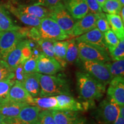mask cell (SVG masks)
Returning a JSON list of instances; mask_svg holds the SVG:
<instances>
[{
    "mask_svg": "<svg viewBox=\"0 0 124 124\" xmlns=\"http://www.w3.org/2000/svg\"><path fill=\"white\" fill-rule=\"evenodd\" d=\"M77 89L82 99L87 102L100 100L105 92L106 86L99 82L87 72H77Z\"/></svg>",
    "mask_w": 124,
    "mask_h": 124,
    "instance_id": "cell-1",
    "label": "cell"
},
{
    "mask_svg": "<svg viewBox=\"0 0 124 124\" xmlns=\"http://www.w3.org/2000/svg\"><path fill=\"white\" fill-rule=\"evenodd\" d=\"M40 92L39 97H51L61 94L71 95L69 83L60 76L39 74Z\"/></svg>",
    "mask_w": 124,
    "mask_h": 124,
    "instance_id": "cell-2",
    "label": "cell"
},
{
    "mask_svg": "<svg viewBox=\"0 0 124 124\" xmlns=\"http://www.w3.org/2000/svg\"><path fill=\"white\" fill-rule=\"evenodd\" d=\"M32 55L31 40L24 39L20 41L9 53L4 60L14 71L20 64H23L25 61Z\"/></svg>",
    "mask_w": 124,
    "mask_h": 124,
    "instance_id": "cell-3",
    "label": "cell"
},
{
    "mask_svg": "<svg viewBox=\"0 0 124 124\" xmlns=\"http://www.w3.org/2000/svg\"><path fill=\"white\" fill-rule=\"evenodd\" d=\"M38 29L41 39L52 40L54 41H63L70 38L66 34L55 21L49 17L43 18L40 20Z\"/></svg>",
    "mask_w": 124,
    "mask_h": 124,
    "instance_id": "cell-4",
    "label": "cell"
},
{
    "mask_svg": "<svg viewBox=\"0 0 124 124\" xmlns=\"http://www.w3.org/2000/svg\"><path fill=\"white\" fill-rule=\"evenodd\" d=\"M120 113V106L109 98L102 101L95 113L99 124H114Z\"/></svg>",
    "mask_w": 124,
    "mask_h": 124,
    "instance_id": "cell-5",
    "label": "cell"
},
{
    "mask_svg": "<svg viewBox=\"0 0 124 124\" xmlns=\"http://www.w3.org/2000/svg\"><path fill=\"white\" fill-rule=\"evenodd\" d=\"M48 10V17L55 21L60 28L70 37L75 20L67 10L63 3H60L50 8Z\"/></svg>",
    "mask_w": 124,
    "mask_h": 124,
    "instance_id": "cell-6",
    "label": "cell"
},
{
    "mask_svg": "<svg viewBox=\"0 0 124 124\" xmlns=\"http://www.w3.org/2000/svg\"><path fill=\"white\" fill-rule=\"evenodd\" d=\"M78 58L84 61H97L107 63L110 62L108 51L83 42H77Z\"/></svg>",
    "mask_w": 124,
    "mask_h": 124,
    "instance_id": "cell-7",
    "label": "cell"
},
{
    "mask_svg": "<svg viewBox=\"0 0 124 124\" xmlns=\"http://www.w3.org/2000/svg\"><path fill=\"white\" fill-rule=\"evenodd\" d=\"M26 38L20 29L17 31H0V59L4 60L16 46Z\"/></svg>",
    "mask_w": 124,
    "mask_h": 124,
    "instance_id": "cell-8",
    "label": "cell"
},
{
    "mask_svg": "<svg viewBox=\"0 0 124 124\" xmlns=\"http://www.w3.org/2000/svg\"><path fill=\"white\" fill-rule=\"evenodd\" d=\"M83 69L87 74L106 86L113 79L106 63L97 61L83 62Z\"/></svg>",
    "mask_w": 124,
    "mask_h": 124,
    "instance_id": "cell-9",
    "label": "cell"
},
{
    "mask_svg": "<svg viewBox=\"0 0 124 124\" xmlns=\"http://www.w3.org/2000/svg\"><path fill=\"white\" fill-rule=\"evenodd\" d=\"M63 67L54 58L47 56L42 52L39 55L37 60L36 72L43 75H54L62 70Z\"/></svg>",
    "mask_w": 124,
    "mask_h": 124,
    "instance_id": "cell-10",
    "label": "cell"
},
{
    "mask_svg": "<svg viewBox=\"0 0 124 124\" xmlns=\"http://www.w3.org/2000/svg\"><path fill=\"white\" fill-rule=\"evenodd\" d=\"M108 97L116 102L119 106H124V78H113L107 90Z\"/></svg>",
    "mask_w": 124,
    "mask_h": 124,
    "instance_id": "cell-11",
    "label": "cell"
},
{
    "mask_svg": "<svg viewBox=\"0 0 124 124\" xmlns=\"http://www.w3.org/2000/svg\"><path fill=\"white\" fill-rule=\"evenodd\" d=\"M98 15L89 13L83 18L75 21L70 37H78L95 28Z\"/></svg>",
    "mask_w": 124,
    "mask_h": 124,
    "instance_id": "cell-12",
    "label": "cell"
},
{
    "mask_svg": "<svg viewBox=\"0 0 124 124\" xmlns=\"http://www.w3.org/2000/svg\"><path fill=\"white\" fill-rule=\"evenodd\" d=\"M77 42H83L108 52L104 39V33L97 28L79 36L75 39Z\"/></svg>",
    "mask_w": 124,
    "mask_h": 124,
    "instance_id": "cell-13",
    "label": "cell"
},
{
    "mask_svg": "<svg viewBox=\"0 0 124 124\" xmlns=\"http://www.w3.org/2000/svg\"><path fill=\"white\" fill-rule=\"evenodd\" d=\"M8 98L19 103L32 105L33 98L26 90L21 82L16 81L9 90Z\"/></svg>",
    "mask_w": 124,
    "mask_h": 124,
    "instance_id": "cell-14",
    "label": "cell"
},
{
    "mask_svg": "<svg viewBox=\"0 0 124 124\" xmlns=\"http://www.w3.org/2000/svg\"><path fill=\"white\" fill-rule=\"evenodd\" d=\"M63 4L75 20L83 18L89 13L86 0H64Z\"/></svg>",
    "mask_w": 124,
    "mask_h": 124,
    "instance_id": "cell-15",
    "label": "cell"
},
{
    "mask_svg": "<svg viewBox=\"0 0 124 124\" xmlns=\"http://www.w3.org/2000/svg\"><path fill=\"white\" fill-rule=\"evenodd\" d=\"M27 103H19L8 98L0 99V113L7 119L17 118L21 108Z\"/></svg>",
    "mask_w": 124,
    "mask_h": 124,
    "instance_id": "cell-16",
    "label": "cell"
},
{
    "mask_svg": "<svg viewBox=\"0 0 124 124\" xmlns=\"http://www.w3.org/2000/svg\"><path fill=\"white\" fill-rule=\"evenodd\" d=\"M58 101L57 110L79 111L85 110L82 103L76 101L70 95L61 94L55 96Z\"/></svg>",
    "mask_w": 124,
    "mask_h": 124,
    "instance_id": "cell-17",
    "label": "cell"
},
{
    "mask_svg": "<svg viewBox=\"0 0 124 124\" xmlns=\"http://www.w3.org/2000/svg\"><path fill=\"white\" fill-rule=\"evenodd\" d=\"M41 110L35 105H27L21 108L17 118L24 124H40L39 116Z\"/></svg>",
    "mask_w": 124,
    "mask_h": 124,
    "instance_id": "cell-18",
    "label": "cell"
},
{
    "mask_svg": "<svg viewBox=\"0 0 124 124\" xmlns=\"http://www.w3.org/2000/svg\"><path fill=\"white\" fill-rule=\"evenodd\" d=\"M21 83L32 98L39 97L40 92L39 74L35 72L25 74Z\"/></svg>",
    "mask_w": 124,
    "mask_h": 124,
    "instance_id": "cell-19",
    "label": "cell"
},
{
    "mask_svg": "<svg viewBox=\"0 0 124 124\" xmlns=\"http://www.w3.org/2000/svg\"><path fill=\"white\" fill-rule=\"evenodd\" d=\"M5 7L24 24L32 27H38L39 25L41 19L23 13L13 4L8 3Z\"/></svg>",
    "mask_w": 124,
    "mask_h": 124,
    "instance_id": "cell-20",
    "label": "cell"
},
{
    "mask_svg": "<svg viewBox=\"0 0 124 124\" xmlns=\"http://www.w3.org/2000/svg\"><path fill=\"white\" fill-rule=\"evenodd\" d=\"M56 124H75L80 119L77 111L50 110Z\"/></svg>",
    "mask_w": 124,
    "mask_h": 124,
    "instance_id": "cell-21",
    "label": "cell"
},
{
    "mask_svg": "<svg viewBox=\"0 0 124 124\" xmlns=\"http://www.w3.org/2000/svg\"><path fill=\"white\" fill-rule=\"evenodd\" d=\"M16 7L23 13L40 19L48 17L49 15L48 9L39 5L17 4Z\"/></svg>",
    "mask_w": 124,
    "mask_h": 124,
    "instance_id": "cell-22",
    "label": "cell"
},
{
    "mask_svg": "<svg viewBox=\"0 0 124 124\" xmlns=\"http://www.w3.org/2000/svg\"><path fill=\"white\" fill-rule=\"evenodd\" d=\"M20 28L12 19L5 6L0 5V31H17Z\"/></svg>",
    "mask_w": 124,
    "mask_h": 124,
    "instance_id": "cell-23",
    "label": "cell"
},
{
    "mask_svg": "<svg viewBox=\"0 0 124 124\" xmlns=\"http://www.w3.org/2000/svg\"><path fill=\"white\" fill-rule=\"evenodd\" d=\"M110 28L117 36L119 40L124 39V25L119 15L105 14Z\"/></svg>",
    "mask_w": 124,
    "mask_h": 124,
    "instance_id": "cell-24",
    "label": "cell"
},
{
    "mask_svg": "<svg viewBox=\"0 0 124 124\" xmlns=\"http://www.w3.org/2000/svg\"><path fill=\"white\" fill-rule=\"evenodd\" d=\"M32 105L39 107L41 110H57L58 109V101L55 96L33 98Z\"/></svg>",
    "mask_w": 124,
    "mask_h": 124,
    "instance_id": "cell-25",
    "label": "cell"
},
{
    "mask_svg": "<svg viewBox=\"0 0 124 124\" xmlns=\"http://www.w3.org/2000/svg\"><path fill=\"white\" fill-rule=\"evenodd\" d=\"M69 41H56L54 43V49L55 59L58 61L62 67L66 66V55L67 50Z\"/></svg>",
    "mask_w": 124,
    "mask_h": 124,
    "instance_id": "cell-26",
    "label": "cell"
},
{
    "mask_svg": "<svg viewBox=\"0 0 124 124\" xmlns=\"http://www.w3.org/2000/svg\"><path fill=\"white\" fill-rule=\"evenodd\" d=\"M106 64L113 78L124 76V59L115 60L113 62H107Z\"/></svg>",
    "mask_w": 124,
    "mask_h": 124,
    "instance_id": "cell-27",
    "label": "cell"
},
{
    "mask_svg": "<svg viewBox=\"0 0 124 124\" xmlns=\"http://www.w3.org/2000/svg\"><path fill=\"white\" fill-rule=\"evenodd\" d=\"M67 50L66 55V61L67 63H72L75 62L78 58V48L77 42L75 39L68 40Z\"/></svg>",
    "mask_w": 124,
    "mask_h": 124,
    "instance_id": "cell-28",
    "label": "cell"
},
{
    "mask_svg": "<svg viewBox=\"0 0 124 124\" xmlns=\"http://www.w3.org/2000/svg\"><path fill=\"white\" fill-rule=\"evenodd\" d=\"M118 0H106L101 8L102 12L109 15H119L122 8Z\"/></svg>",
    "mask_w": 124,
    "mask_h": 124,
    "instance_id": "cell-29",
    "label": "cell"
},
{
    "mask_svg": "<svg viewBox=\"0 0 124 124\" xmlns=\"http://www.w3.org/2000/svg\"><path fill=\"white\" fill-rule=\"evenodd\" d=\"M39 54L34 53L32 52V56L27 60H26L23 63V71H24L25 74L36 72L37 60H38Z\"/></svg>",
    "mask_w": 124,
    "mask_h": 124,
    "instance_id": "cell-30",
    "label": "cell"
},
{
    "mask_svg": "<svg viewBox=\"0 0 124 124\" xmlns=\"http://www.w3.org/2000/svg\"><path fill=\"white\" fill-rule=\"evenodd\" d=\"M15 71L5 60L0 59V82L8 79H15Z\"/></svg>",
    "mask_w": 124,
    "mask_h": 124,
    "instance_id": "cell-31",
    "label": "cell"
},
{
    "mask_svg": "<svg viewBox=\"0 0 124 124\" xmlns=\"http://www.w3.org/2000/svg\"><path fill=\"white\" fill-rule=\"evenodd\" d=\"M44 55L51 58H55L54 49V41L41 39L37 41Z\"/></svg>",
    "mask_w": 124,
    "mask_h": 124,
    "instance_id": "cell-32",
    "label": "cell"
},
{
    "mask_svg": "<svg viewBox=\"0 0 124 124\" xmlns=\"http://www.w3.org/2000/svg\"><path fill=\"white\" fill-rule=\"evenodd\" d=\"M108 52L113 61L124 59V39L120 40L117 46L108 49Z\"/></svg>",
    "mask_w": 124,
    "mask_h": 124,
    "instance_id": "cell-33",
    "label": "cell"
},
{
    "mask_svg": "<svg viewBox=\"0 0 124 124\" xmlns=\"http://www.w3.org/2000/svg\"><path fill=\"white\" fill-rule=\"evenodd\" d=\"M104 39L108 49L115 47L120 41V40L117 38V36L111 29H109L105 32Z\"/></svg>",
    "mask_w": 124,
    "mask_h": 124,
    "instance_id": "cell-34",
    "label": "cell"
},
{
    "mask_svg": "<svg viewBox=\"0 0 124 124\" xmlns=\"http://www.w3.org/2000/svg\"><path fill=\"white\" fill-rule=\"evenodd\" d=\"M15 83V79H8L0 82V99L8 98L9 90Z\"/></svg>",
    "mask_w": 124,
    "mask_h": 124,
    "instance_id": "cell-35",
    "label": "cell"
},
{
    "mask_svg": "<svg viewBox=\"0 0 124 124\" xmlns=\"http://www.w3.org/2000/svg\"><path fill=\"white\" fill-rule=\"evenodd\" d=\"M96 28L103 33L107 31L110 29L106 15L103 12L98 15L96 21Z\"/></svg>",
    "mask_w": 124,
    "mask_h": 124,
    "instance_id": "cell-36",
    "label": "cell"
},
{
    "mask_svg": "<svg viewBox=\"0 0 124 124\" xmlns=\"http://www.w3.org/2000/svg\"><path fill=\"white\" fill-rule=\"evenodd\" d=\"M39 121L40 124H56L51 111L47 110L40 111L39 116Z\"/></svg>",
    "mask_w": 124,
    "mask_h": 124,
    "instance_id": "cell-37",
    "label": "cell"
},
{
    "mask_svg": "<svg viewBox=\"0 0 124 124\" xmlns=\"http://www.w3.org/2000/svg\"><path fill=\"white\" fill-rule=\"evenodd\" d=\"M86 2L89 8V13L98 15L103 12L97 0H86Z\"/></svg>",
    "mask_w": 124,
    "mask_h": 124,
    "instance_id": "cell-38",
    "label": "cell"
},
{
    "mask_svg": "<svg viewBox=\"0 0 124 124\" xmlns=\"http://www.w3.org/2000/svg\"><path fill=\"white\" fill-rule=\"evenodd\" d=\"M26 37L36 41L41 39L39 31L37 27H32L31 28H27Z\"/></svg>",
    "mask_w": 124,
    "mask_h": 124,
    "instance_id": "cell-39",
    "label": "cell"
},
{
    "mask_svg": "<svg viewBox=\"0 0 124 124\" xmlns=\"http://www.w3.org/2000/svg\"><path fill=\"white\" fill-rule=\"evenodd\" d=\"M13 1L17 4L39 5H41L43 2V0H13Z\"/></svg>",
    "mask_w": 124,
    "mask_h": 124,
    "instance_id": "cell-40",
    "label": "cell"
},
{
    "mask_svg": "<svg viewBox=\"0 0 124 124\" xmlns=\"http://www.w3.org/2000/svg\"><path fill=\"white\" fill-rule=\"evenodd\" d=\"M64 1V0H43V2L41 6L49 9L60 3H63Z\"/></svg>",
    "mask_w": 124,
    "mask_h": 124,
    "instance_id": "cell-41",
    "label": "cell"
},
{
    "mask_svg": "<svg viewBox=\"0 0 124 124\" xmlns=\"http://www.w3.org/2000/svg\"><path fill=\"white\" fill-rule=\"evenodd\" d=\"M7 124H23L21 121L18 118L12 119H7Z\"/></svg>",
    "mask_w": 124,
    "mask_h": 124,
    "instance_id": "cell-42",
    "label": "cell"
},
{
    "mask_svg": "<svg viewBox=\"0 0 124 124\" xmlns=\"http://www.w3.org/2000/svg\"><path fill=\"white\" fill-rule=\"evenodd\" d=\"M114 124H124V117L119 115Z\"/></svg>",
    "mask_w": 124,
    "mask_h": 124,
    "instance_id": "cell-43",
    "label": "cell"
},
{
    "mask_svg": "<svg viewBox=\"0 0 124 124\" xmlns=\"http://www.w3.org/2000/svg\"><path fill=\"white\" fill-rule=\"evenodd\" d=\"M75 124H90V123L84 118L80 117L79 120Z\"/></svg>",
    "mask_w": 124,
    "mask_h": 124,
    "instance_id": "cell-44",
    "label": "cell"
},
{
    "mask_svg": "<svg viewBox=\"0 0 124 124\" xmlns=\"http://www.w3.org/2000/svg\"><path fill=\"white\" fill-rule=\"evenodd\" d=\"M0 124H7V118L0 113Z\"/></svg>",
    "mask_w": 124,
    "mask_h": 124,
    "instance_id": "cell-45",
    "label": "cell"
},
{
    "mask_svg": "<svg viewBox=\"0 0 124 124\" xmlns=\"http://www.w3.org/2000/svg\"><path fill=\"white\" fill-rule=\"evenodd\" d=\"M119 16H120V17L121 18L122 21L124 22V8L122 7L121 10L119 13Z\"/></svg>",
    "mask_w": 124,
    "mask_h": 124,
    "instance_id": "cell-46",
    "label": "cell"
},
{
    "mask_svg": "<svg viewBox=\"0 0 124 124\" xmlns=\"http://www.w3.org/2000/svg\"><path fill=\"white\" fill-rule=\"evenodd\" d=\"M106 0H97V1L99 5H100V6L101 7H102V6L103 5V4H104V3L105 2V1H106Z\"/></svg>",
    "mask_w": 124,
    "mask_h": 124,
    "instance_id": "cell-47",
    "label": "cell"
},
{
    "mask_svg": "<svg viewBox=\"0 0 124 124\" xmlns=\"http://www.w3.org/2000/svg\"><path fill=\"white\" fill-rule=\"evenodd\" d=\"M118 1L120 2V3L121 4V5L122 6V7H124V0H118Z\"/></svg>",
    "mask_w": 124,
    "mask_h": 124,
    "instance_id": "cell-48",
    "label": "cell"
}]
</instances>
